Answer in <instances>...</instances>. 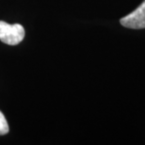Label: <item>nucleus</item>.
Here are the masks:
<instances>
[{
	"instance_id": "1",
	"label": "nucleus",
	"mask_w": 145,
	"mask_h": 145,
	"mask_svg": "<svg viewBox=\"0 0 145 145\" xmlns=\"http://www.w3.org/2000/svg\"><path fill=\"white\" fill-rule=\"evenodd\" d=\"M25 29L20 24L10 25L0 21V40L8 45H16L24 40Z\"/></svg>"
},
{
	"instance_id": "2",
	"label": "nucleus",
	"mask_w": 145,
	"mask_h": 145,
	"mask_svg": "<svg viewBox=\"0 0 145 145\" xmlns=\"http://www.w3.org/2000/svg\"><path fill=\"white\" fill-rule=\"evenodd\" d=\"M121 25L132 29L145 28V0L134 11L120 20Z\"/></svg>"
},
{
	"instance_id": "3",
	"label": "nucleus",
	"mask_w": 145,
	"mask_h": 145,
	"mask_svg": "<svg viewBox=\"0 0 145 145\" xmlns=\"http://www.w3.org/2000/svg\"><path fill=\"white\" fill-rule=\"evenodd\" d=\"M8 124L4 114L0 111V135H6L8 133Z\"/></svg>"
}]
</instances>
